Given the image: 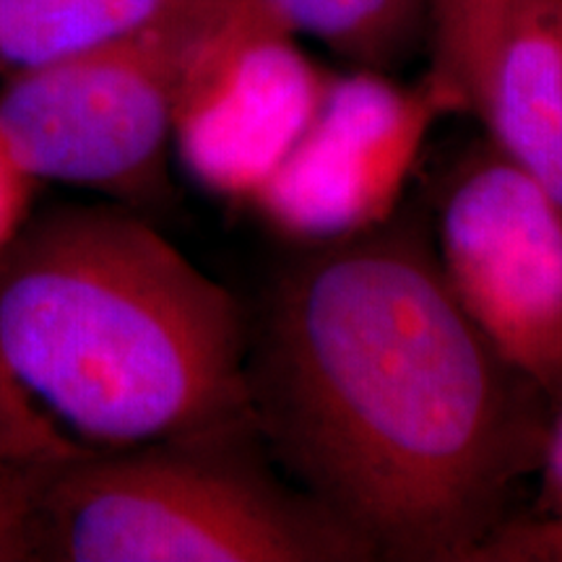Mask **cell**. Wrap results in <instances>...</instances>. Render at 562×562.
I'll list each match as a JSON object with an SVG mask.
<instances>
[{
    "mask_svg": "<svg viewBox=\"0 0 562 562\" xmlns=\"http://www.w3.org/2000/svg\"><path fill=\"white\" fill-rule=\"evenodd\" d=\"M461 112L427 74L398 87L381 70L331 76L311 123L248 206L294 243L326 245L389 222L435 121Z\"/></svg>",
    "mask_w": 562,
    "mask_h": 562,
    "instance_id": "7",
    "label": "cell"
},
{
    "mask_svg": "<svg viewBox=\"0 0 562 562\" xmlns=\"http://www.w3.org/2000/svg\"><path fill=\"white\" fill-rule=\"evenodd\" d=\"M331 76L279 0H214L188 47L172 144L209 193L250 203L311 123Z\"/></svg>",
    "mask_w": 562,
    "mask_h": 562,
    "instance_id": "5",
    "label": "cell"
},
{
    "mask_svg": "<svg viewBox=\"0 0 562 562\" xmlns=\"http://www.w3.org/2000/svg\"><path fill=\"white\" fill-rule=\"evenodd\" d=\"M544 490L529 516L503 521L476 560L562 562V414L544 438Z\"/></svg>",
    "mask_w": 562,
    "mask_h": 562,
    "instance_id": "12",
    "label": "cell"
},
{
    "mask_svg": "<svg viewBox=\"0 0 562 562\" xmlns=\"http://www.w3.org/2000/svg\"><path fill=\"white\" fill-rule=\"evenodd\" d=\"M510 9V0H427L435 34L430 76L459 110H474L484 68Z\"/></svg>",
    "mask_w": 562,
    "mask_h": 562,
    "instance_id": "11",
    "label": "cell"
},
{
    "mask_svg": "<svg viewBox=\"0 0 562 562\" xmlns=\"http://www.w3.org/2000/svg\"><path fill=\"white\" fill-rule=\"evenodd\" d=\"M211 3L182 0L125 37L3 79L0 131L21 165L40 182L157 193L180 70Z\"/></svg>",
    "mask_w": 562,
    "mask_h": 562,
    "instance_id": "4",
    "label": "cell"
},
{
    "mask_svg": "<svg viewBox=\"0 0 562 562\" xmlns=\"http://www.w3.org/2000/svg\"><path fill=\"white\" fill-rule=\"evenodd\" d=\"M256 430L79 461L40 497L19 562H355L368 544L256 459Z\"/></svg>",
    "mask_w": 562,
    "mask_h": 562,
    "instance_id": "3",
    "label": "cell"
},
{
    "mask_svg": "<svg viewBox=\"0 0 562 562\" xmlns=\"http://www.w3.org/2000/svg\"><path fill=\"white\" fill-rule=\"evenodd\" d=\"M248 321L121 206L32 216L0 258V484L37 508L94 456L256 430Z\"/></svg>",
    "mask_w": 562,
    "mask_h": 562,
    "instance_id": "2",
    "label": "cell"
},
{
    "mask_svg": "<svg viewBox=\"0 0 562 562\" xmlns=\"http://www.w3.org/2000/svg\"><path fill=\"white\" fill-rule=\"evenodd\" d=\"M182 0H0V79L151 24Z\"/></svg>",
    "mask_w": 562,
    "mask_h": 562,
    "instance_id": "9",
    "label": "cell"
},
{
    "mask_svg": "<svg viewBox=\"0 0 562 562\" xmlns=\"http://www.w3.org/2000/svg\"><path fill=\"white\" fill-rule=\"evenodd\" d=\"M474 112L492 146L562 203V0H510Z\"/></svg>",
    "mask_w": 562,
    "mask_h": 562,
    "instance_id": "8",
    "label": "cell"
},
{
    "mask_svg": "<svg viewBox=\"0 0 562 562\" xmlns=\"http://www.w3.org/2000/svg\"><path fill=\"white\" fill-rule=\"evenodd\" d=\"M245 378L258 440L375 560L474 562L547 438L526 378L391 220L279 271Z\"/></svg>",
    "mask_w": 562,
    "mask_h": 562,
    "instance_id": "1",
    "label": "cell"
},
{
    "mask_svg": "<svg viewBox=\"0 0 562 562\" xmlns=\"http://www.w3.org/2000/svg\"><path fill=\"white\" fill-rule=\"evenodd\" d=\"M440 271L505 364L562 375V203L492 146L459 167L440 209Z\"/></svg>",
    "mask_w": 562,
    "mask_h": 562,
    "instance_id": "6",
    "label": "cell"
},
{
    "mask_svg": "<svg viewBox=\"0 0 562 562\" xmlns=\"http://www.w3.org/2000/svg\"><path fill=\"white\" fill-rule=\"evenodd\" d=\"M297 34H311L360 68L404 58L427 19V0H279Z\"/></svg>",
    "mask_w": 562,
    "mask_h": 562,
    "instance_id": "10",
    "label": "cell"
},
{
    "mask_svg": "<svg viewBox=\"0 0 562 562\" xmlns=\"http://www.w3.org/2000/svg\"><path fill=\"white\" fill-rule=\"evenodd\" d=\"M40 180L21 165L0 131V258L32 220V201Z\"/></svg>",
    "mask_w": 562,
    "mask_h": 562,
    "instance_id": "13",
    "label": "cell"
}]
</instances>
